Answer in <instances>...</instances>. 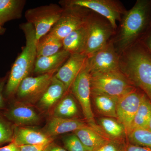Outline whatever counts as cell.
Here are the masks:
<instances>
[{
    "label": "cell",
    "instance_id": "6da1fadb",
    "mask_svg": "<svg viewBox=\"0 0 151 151\" xmlns=\"http://www.w3.org/2000/svg\"><path fill=\"white\" fill-rule=\"evenodd\" d=\"M123 52L120 70L151 102V53L140 40Z\"/></svg>",
    "mask_w": 151,
    "mask_h": 151
},
{
    "label": "cell",
    "instance_id": "7a4b0ae2",
    "mask_svg": "<svg viewBox=\"0 0 151 151\" xmlns=\"http://www.w3.org/2000/svg\"><path fill=\"white\" fill-rule=\"evenodd\" d=\"M151 1L138 0L123 16L116 43L124 51L141 39L150 29Z\"/></svg>",
    "mask_w": 151,
    "mask_h": 151
},
{
    "label": "cell",
    "instance_id": "3957f363",
    "mask_svg": "<svg viewBox=\"0 0 151 151\" xmlns=\"http://www.w3.org/2000/svg\"><path fill=\"white\" fill-rule=\"evenodd\" d=\"M26 38L25 46L14 63L6 86L5 93L10 96L16 92L22 81L30 74L34 67L37 58V43L35 29L27 22L20 25Z\"/></svg>",
    "mask_w": 151,
    "mask_h": 151
},
{
    "label": "cell",
    "instance_id": "277c9868",
    "mask_svg": "<svg viewBox=\"0 0 151 151\" xmlns=\"http://www.w3.org/2000/svg\"><path fill=\"white\" fill-rule=\"evenodd\" d=\"M90 75L92 92L120 98L136 88L120 70Z\"/></svg>",
    "mask_w": 151,
    "mask_h": 151
},
{
    "label": "cell",
    "instance_id": "5b68a950",
    "mask_svg": "<svg viewBox=\"0 0 151 151\" xmlns=\"http://www.w3.org/2000/svg\"><path fill=\"white\" fill-rule=\"evenodd\" d=\"M70 88L73 96L81 105L83 115L88 126L106 136L94 119L91 106L90 75L86 63L75 78Z\"/></svg>",
    "mask_w": 151,
    "mask_h": 151
},
{
    "label": "cell",
    "instance_id": "8992f818",
    "mask_svg": "<svg viewBox=\"0 0 151 151\" xmlns=\"http://www.w3.org/2000/svg\"><path fill=\"white\" fill-rule=\"evenodd\" d=\"M63 8L56 4L41 6L29 9L25 13L27 22L35 29L37 40L48 33L58 20Z\"/></svg>",
    "mask_w": 151,
    "mask_h": 151
},
{
    "label": "cell",
    "instance_id": "52a82bcc",
    "mask_svg": "<svg viewBox=\"0 0 151 151\" xmlns=\"http://www.w3.org/2000/svg\"><path fill=\"white\" fill-rule=\"evenodd\" d=\"M62 6H77L92 10L105 18L113 29L117 27L116 22L121 20L126 12L121 4L113 0H68L60 2Z\"/></svg>",
    "mask_w": 151,
    "mask_h": 151
},
{
    "label": "cell",
    "instance_id": "ba28073f",
    "mask_svg": "<svg viewBox=\"0 0 151 151\" xmlns=\"http://www.w3.org/2000/svg\"><path fill=\"white\" fill-rule=\"evenodd\" d=\"M62 14L50 32L62 40L68 34L84 25L89 16L85 12L86 9L77 6H62Z\"/></svg>",
    "mask_w": 151,
    "mask_h": 151
},
{
    "label": "cell",
    "instance_id": "9c48e42d",
    "mask_svg": "<svg viewBox=\"0 0 151 151\" xmlns=\"http://www.w3.org/2000/svg\"><path fill=\"white\" fill-rule=\"evenodd\" d=\"M120 56L114 45L109 42L103 48L87 57L86 65L89 73H105L120 70Z\"/></svg>",
    "mask_w": 151,
    "mask_h": 151
},
{
    "label": "cell",
    "instance_id": "30bf717a",
    "mask_svg": "<svg viewBox=\"0 0 151 151\" xmlns=\"http://www.w3.org/2000/svg\"><path fill=\"white\" fill-rule=\"evenodd\" d=\"M87 36L84 54L87 57L103 48L109 42L114 29L108 22L89 16L86 23Z\"/></svg>",
    "mask_w": 151,
    "mask_h": 151
},
{
    "label": "cell",
    "instance_id": "8fae6325",
    "mask_svg": "<svg viewBox=\"0 0 151 151\" xmlns=\"http://www.w3.org/2000/svg\"><path fill=\"white\" fill-rule=\"evenodd\" d=\"M145 93L137 88L119 98L117 108V119L129 132L134 117L139 108Z\"/></svg>",
    "mask_w": 151,
    "mask_h": 151
},
{
    "label": "cell",
    "instance_id": "7c38bea8",
    "mask_svg": "<svg viewBox=\"0 0 151 151\" xmlns=\"http://www.w3.org/2000/svg\"><path fill=\"white\" fill-rule=\"evenodd\" d=\"M54 73H45L35 77L29 76L24 78L17 89L18 97L27 100L40 98L50 84Z\"/></svg>",
    "mask_w": 151,
    "mask_h": 151
},
{
    "label": "cell",
    "instance_id": "4fadbf2b",
    "mask_svg": "<svg viewBox=\"0 0 151 151\" xmlns=\"http://www.w3.org/2000/svg\"><path fill=\"white\" fill-rule=\"evenodd\" d=\"M87 56L84 53L70 54L68 59L56 71L55 77L65 85L68 91L86 63Z\"/></svg>",
    "mask_w": 151,
    "mask_h": 151
},
{
    "label": "cell",
    "instance_id": "5bb4252c",
    "mask_svg": "<svg viewBox=\"0 0 151 151\" xmlns=\"http://www.w3.org/2000/svg\"><path fill=\"white\" fill-rule=\"evenodd\" d=\"M51 137L35 129L17 127L13 133L12 142L18 146L47 145L52 142Z\"/></svg>",
    "mask_w": 151,
    "mask_h": 151
},
{
    "label": "cell",
    "instance_id": "9a60e30c",
    "mask_svg": "<svg viewBox=\"0 0 151 151\" xmlns=\"http://www.w3.org/2000/svg\"><path fill=\"white\" fill-rule=\"evenodd\" d=\"M70 55L63 48L52 55L37 58L33 72L39 75L56 72L67 60Z\"/></svg>",
    "mask_w": 151,
    "mask_h": 151
},
{
    "label": "cell",
    "instance_id": "2e32d148",
    "mask_svg": "<svg viewBox=\"0 0 151 151\" xmlns=\"http://www.w3.org/2000/svg\"><path fill=\"white\" fill-rule=\"evenodd\" d=\"M87 126L88 124L78 119L53 117L47 126L45 134L49 137H53L68 132H73Z\"/></svg>",
    "mask_w": 151,
    "mask_h": 151
},
{
    "label": "cell",
    "instance_id": "e0dca14e",
    "mask_svg": "<svg viewBox=\"0 0 151 151\" xmlns=\"http://www.w3.org/2000/svg\"><path fill=\"white\" fill-rule=\"evenodd\" d=\"M73 133L89 151H97L111 140L89 126L76 130Z\"/></svg>",
    "mask_w": 151,
    "mask_h": 151
},
{
    "label": "cell",
    "instance_id": "ac0fdd59",
    "mask_svg": "<svg viewBox=\"0 0 151 151\" xmlns=\"http://www.w3.org/2000/svg\"><path fill=\"white\" fill-rule=\"evenodd\" d=\"M86 36V23L83 26L70 33L62 40L63 48L70 54L84 53Z\"/></svg>",
    "mask_w": 151,
    "mask_h": 151
},
{
    "label": "cell",
    "instance_id": "d6986e66",
    "mask_svg": "<svg viewBox=\"0 0 151 151\" xmlns=\"http://www.w3.org/2000/svg\"><path fill=\"white\" fill-rule=\"evenodd\" d=\"M5 116L10 121L19 125L36 124L40 120L33 108L25 105L14 106L6 113Z\"/></svg>",
    "mask_w": 151,
    "mask_h": 151
},
{
    "label": "cell",
    "instance_id": "ffe728a7",
    "mask_svg": "<svg viewBox=\"0 0 151 151\" xmlns=\"http://www.w3.org/2000/svg\"><path fill=\"white\" fill-rule=\"evenodd\" d=\"M66 92L65 85L54 75L50 84L40 98V107L44 109H49L61 99Z\"/></svg>",
    "mask_w": 151,
    "mask_h": 151
},
{
    "label": "cell",
    "instance_id": "44dd1931",
    "mask_svg": "<svg viewBox=\"0 0 151 151\" xmlns=\"http://www.w3.org/2000/svg\"><path fill=\"white\" fill-rule=\"evenodd\" d=\"M97 124L103 134L111 140L127 141L126 129L117 119L101 117L98 119Z\"/></svg>",
    "mask_w": 151,
    "mask_h": 151
},
{
    "label": "cell",
    "instance_id": "7402d4cb",
    "mask_svg": "<svg viewBox=\"0 0 151 151\" xmlns=\"http://www.w3.org/2000/svg\"><path fill=\"white\" fill-rule=\"evenodd\" d=\"M91 99L99 114L103 117L117 119L116 108L119 98L102 93L91 92Z\"/></svg>",
    "mask_w": 151,
    "mask_h": 151
},
{
    "label": "cell",
    "instance_id": "603a6c76",
    "mask_svg": "<svg viewBox=\"0 0 151 151\" xmlns=\"http://www.w3.org/2000/svg\"><path fill=\"white\" fill-rule=\"evenodd\" d=\"M25 3L24 0H0V25L20 18Z\"/></svg>",
    "mask_w": 151,
    "mask_h": 151
},
{
    "label": "cell",
    "instance_id": "cb8c5ba5",
    "mask_svg": "<svg viewBox=\"0 0 151 151\" xmlns=\"http://www.w3.org/2000/svg\"><path fill=\"white\" fill-rule=\"evenodd\" d=\"M62 49V40L49 32L37 40V58L52 55L57 53Z\"/></svg>",
    "mask_w": 151,
    "mask_h": 151
},
{
    "label": "cell",
    "instance_id": "d4e9b609",
    "mask_svg": "<svg viewBox=\"0 0 151 151\" xmlns=\"http://www.w3.org/2000/svg\"><path fill=\"white\" fill-rule=\"evenodd\" d=\"M78 109L73 95L68 94L63 97L55 108L53 117L65 119H75Z\"/></svg>",
    "mask_w": 151,
    "mask_h": 151
},
{
    "label": "cell",
    "instance_id": "484cf974",
    "mask_svg": "<svg viewBox=\"0 0 151 151\" xmlns=\"http://www.w3.org/2000/svg\"><path fill=\"white\" fill-rule=\"evenodd\" d=\"M151 116V102L145 94L133 119L129 132L135 129H147Z\"/></svg>",
    "mask_w": 151,
    "mask_h": 151
},
{
    "label": "cell",
    "instance_id": "4316f807",
    "mask_svg": "<svg viewBox=\"0 0 151 151\" xmlns=\"http://www.w3.org/2000/svg\"><path fill=\"white\" fill-rule=\"evenodd\" d=\"M128 142L136 145L151 148V131L147 129H137L127 135Z\"/></svg>",
    "mask_w": 151,
    "mask_h": 151
},
{
    "label": "cell",
    "instance_id": "83f0119b",
    "mask_svg": "<svg viewBox=\"0 0 151 151\" xmlns=\"http://www.w3.org/2000/svg\"><path fill=\"white\" fill-rule=\"evenodd\" d=\"M63 141L68 151H89L74 133L65 136Z\"/></svg>",
    "mask_w": 151,
    "mask_h": 151
},
{
    "label": "cell",
    "instance_id": "f1b7e54d",
    "mask_svg": "<svg viewBox=\"0 0 151 151\" xmlns=\"http://www.w3.org/2000/svg\"><path fill=\"white\" fill-rule=\"evenodd\" d=\"M127 141L110 140L97 151H125Z\"/></svg>",
    "mask_w": 151,
    "mask_h": 151
},
{
    "label": "cell",
    "instance_id": "f546056e",
    "mask_svg": "<svg viewBox=\"0 0 151 151\" xmlns=\"http://www.w3.org/2000/svg\"><path fill=\"white\" fill-rule=\"evenodd\" d=\"M13 139V132L10 127L0 121V145L12 142Z\"/></svg>",
    "mask_w": 151,
    "mask_h": 151
},
{
    "label": "cell",
    "instance_id": "4dcf8cb0",
    "mask_svg": "<svg viewBox=\"0 0 151 151\" xmlns=\"http://www.w3.org/2000/svg\"><path fill=\"white\" fill-rule=\"evenodd\" d=\"M47 145L19 146L20 151H45Z\"/></svg>",
    "mask_w": 151,
    "mask_h": 151
},
{
    "label": "cell",
    "instance_id": "1f68e13d",
    "mask_svg": "<svg viewBox=\"0 0 151 151\" xmlns=\"http://www.w3.org/2000/svg\"><path fill=\"white\" fill-rule=\"evenodd\" d=\"M151 53V29L145 34L139 40Z\"/></svg>",
    "mask_w": 151,
    "mask_h": 151
},
{
    "label": "cell",
    "instance_id": "d6a6232c",
    "mask_svg": "<svg viewBox=\"0 0 151 151\" xmlns=\"http://www.w3.org/2000/svg\"><path fill=\"white\" fill-rule=\"evenodd\" d=\"M125 151H151V148L136 145L127 142Z\"/></svg>",
    "mask_w": 151,
    "mask_h": 151
},
{
    "label": "cell",
    "instance_id": "836d02e7",
    "mask_svg": "<svg viewBox=\"0 0 151 151\" xmlns=\"http://www.w3.org/2000/svg\"><path fill=\"white\" fill-rule=\"evenodd\" d=\"M0 151H20L19 147L12 142L7 145L0 148Z\"/></svg>",
    "mask_w": 151,
    "mask_h": 151
},
{
    "label": "cell",
    "instance_id": "e575fe53",
    "mask_svg": "<svg viewBox=\"0 0 151 151\" xmlns=\"http://www.w3.org/2000/svg\"><path fill=\"white\" fill-rule=\"evenodd\" d=\"M45 151H68L66 149L63 148L60 146L58 145L55 144L51 143L49 144Z\"/></svg>",
    "mask_w": 151,
    "mask_h": 151
},
{
    "label": "cell",
    "instance_id": "d590c367",
    "mask_svg": "<svg viewBox=\"0 0 151 151\" xmlns=\"http://www.w3.org/2000/svg\"><path fill=\"white\" fill-rule=\"evenodd\" d=\"M5 81L4 80L0 81V108H3L4 105L3 91Z\"/></svg>",
    "mask_w": 151,
    "mask_h": 151
},
{
    "label": "cell",
    "instance_id": "8d00e7d4",
    "mask_svg": "<svg viewBox=\"0 0 151 151\" xmlns=\"http://www.w3.org/2000/svg\"><path fill=\"white\" fill-rule=\"evenodd\" d=\"M6 28L3 27L2 26L0 25V35H3L5 32Z\"/></svg>",
    "mask_w": 151,
    "mask_h": 151
},
{
    "label": "cell",
    "instance_id": "74e56055",
    "mask_svg": "<svg viewBox=\"0 0 151 151\" xmlns=\"http://www.w3.org/2000/svg\"><path fill=\"white\" fill-rule=\"evenodd\" d=\"M147 129L151 131V116L149 121Z\"/></svg>",
    "mask_w": 151,
    "mask_h": 151
},
{
    "label": "cell",
    "instance_id": "f35d334b",
    "mask_svg": "<svg viewBox=\"0 0 151 151\" xmlns=\"http://www.w3.org/2000/svg\"><path fill=\"white\" fill-rule=\"evenodd\" d=\"M150 28L151 29V17L150 25Z\"/></svg>",
    "mask_w": 151,
    "mask_h": 151
}]
</instances>
